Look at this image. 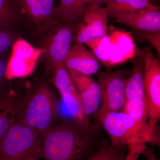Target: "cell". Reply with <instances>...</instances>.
<instances>
[{
	"mask_svg": "<svg viewBox=\"0 0 160 160\" xmlns=\"http://www.w3.org/2000/svg\"><path fill=\"white\" fill-rule=\"evenodd\" d=\"M77 26L62 24L47 35L43 40L42 49L48 62L54 70L60 66H65L72 48L71 43L76 31Z\"/></svg>",
	"mask_w": 160,
	"mask_h": 160,
	"instance_id": "ba28073f",
	"label": "cell"
},
{
	"mask_svg": "<svg viewBox=\"0 0 160 160\" xmlns=\"http://www.w3.org/2000/svg\"><path fill=\"white\" fill-rule=\"evenodd\" d=\"M143 72L144 61H136L130 77L126 78L124 81L126 100L142 99L147 98L144 86Z\"/></svg>",
	"mask_w": 160,
	"mask_h": 160,
	"instance_id": "e0dca14e",
	"label": "cell"
},
{
	"mask_svg": "<svg viewBox=\"0 0 160 160\" xmlns=\"http://www.w3.org/2000/svg\"><path fill=\"white\" fill-rule=\"evenodd\" d=\"M86 45L91 49L92 52L98 60L105 66L109 67V56L108 51L109 35L92 40Z\"/></svg>",
	"mask_w": 160,
	"mask_h": 160,
	"instance_id": "7402d4cb",
	"label": "cell"
},
{
	"mask_svg": "<svg viewBox=\"0 0 160 160\" xmlns=\"http://www.w3.org/2000/svg\"><path fill=\"white\" fill-rule=\"evenodd\" d=\"M20 102L12 90L0 93V141L16 123Z\"/></svg>",
	"mask_w": 160,
	"mask_h": 160,
	"instance_id": "9a60e30c",
	"label": "cell"
},
{
	"mask_svg": "<svg viewBox=\"0 0 160 160\" xmlns=\"http://www.w3.org/2000/svg\"><path fill=\"white\" fill-rule=\"evenodd\" d=\"M109 67L132 58L135 54L133 39L127 31L116 30L109 36Z\"/></svg>",
	"mask_w": 160,
	"mask_h": 160,
	"instance_id": "4fadbf2b",
	"label": "cell"
},
{
	"mask_svg": "<svg viewBox=\"0 0 160 160\" xmlns=\"http://www.w3.org/2000/svg\"><path fill=\"white\" fill-rule=\"evenodd\" d=\"M99 124L87 126L72 119L54 125L42 137L44 160H83L97 148L100 140Z\"/></svg>",
	"mask_w": 160,
	"mask_h": 160,
	"instance_id": "6da1fadb",
	"label": "cell"
},
{
	"mask_svg": "<svg viewBox=\"0 0 160 160\" xmlns=\"http://www.w3.org/2000/svg\"><path fill=\"white\" fill-rule=\"evenodd\" d=\"M128 146H115L107 140H100L94 152L86 160H128Z\"/></svg>",
	"mask_w": 160,
	"mask_h": 160,
	"instance_id": "d6986e66",
	"label": "cell"
},
{
	"mask_svg": "<svg viewBox=\"0 0 160 160\" xmlns=\"http://www.w3.org/2000/svg\"><path fill=\"white\" fill-rule=\"evenodd\" d=\"M26 160H39L38 159V158H29L28 159Z\"/></svg>",
	"mask_w": 160,
	"mask_h": 160,
	"instance_id": "f546056e",
	"label": "cell"
},
{
	"mask_svg": "<svg viewBox=\"0 0 160 160\" xmlns=\"http://www.w3.org/2000/svg\"><path fill=\"white\" fill-rule=\"evenodd\" d=\"M19 0H0V28L9 29L20 18Z\"/></svg>",
	"mask_w": 160,
	"mask_h": 160,
	"instance_id": "44dd1931",
	"label": "cell"
},
{
	"mask_svg": "<svg viewBox=\"0 0 160 160\" xmlns=\"http://www.w3.org/2000/svg\"><path fill=\"white\" fill-rule=\"evenodd\" d=\"M142 153L146 156V160H160L157 158L153 148L145 147Z\"/></svg>",
	"mask_w": 160,
	"mask_h": 160,
	"instance_id": "83f0119b",
	"label": "cell"
},
{
	"mask_svg": "<svg viewBox=\"0 0 160 160\" xmlns=\"http://www.w3.org/2000/svg\"><path fill=\"white\" fill-rule=\"evenodd\" d=\"M21 9L29 19L37 25H44L38 0H19Z\"/></svg>",
	"mask_w": 160,
	"mask_h": 160,
	"instance_id": "603a6c76",
	"label": "cell"
},
{
	"mask_svg": "<svg viewBox=\"0 0 160 160\" xmlns=\"http://www.w3.org/2000/svg\"><path fill=\"white\" fill-rule=\"evenodd\" d=\"M56 108V101L51 89L46 85H40L20 102L16 123L31 128L42 137L54 126Z\"/></svg>",
	"mask_w": 160,
	"mask_h": 160,
	"instance_id": "7a4b0ae2",
	"label": "cell"
},
{
	"mask_svg": "<svg viewBox=\"0 0 160 160\" xmlns=\"http://www.w3.org/2000/svg\"><path fill=\"white\" fill-rule=\"evenodd\" d=\"M148 1H149V0H148ZM149 2H150V1H149Z\"/></svg>",
	"mask_w": 160,
	"mask_h": 160,
	"instance_id": "4dcf8cb0",
	"label": "cell"
},
{
	"mask_svg": "<svg viewBox=\"0 0 160 160\" xmlns=\"http://www.w3.org/2000/svg\"><path fill=\"white\" fill-rule=\"evenodd\" d=\"M65 66L67 70L89 76L97 73L101 68L99 61L96 57L82 44H76L72 47Z\"/></svg>",
	"mask_w": 160,
	"mask_h": 160,
	"instance_id": "5bb4252c",
	"label": "cell"
},
{
	"mask_svg": "<svg viewBox=\"0 0 160 160\" xmlns=\"http://www.w3.org/2000/svg\"><path fill=\"white\" fill-rule=\"evenodd\" d=\"M70 77L79 93L84 111L87 116L96 112L102 102L101 89L91 76L68 70Z\"/></svg>",
	"mask_w": 160,
	"mask_h": 160,
	"instance_id": "8fae6325",
	"label": "cell"
},
{
	"mask_svg": "<svg viewBox=\"0 0 160 160\" xmlns=\"http://www.w3.org/2000/svg\"><path fill=\"white\" fill-rule=\"evenodd\" d=\"M122 111L129 115L137 122L142 125H148L150 107L147 98L126 100Z\"/></svg>",
	"mask_w": 160,
	"mask_h": 160,
	"instance_id": "ffe728a7",
	"label": "cell"
},
{
	"mask_svg": "<svg viewBox=\"0 0 160 160\" xmlns=\"http://www.w3.org/2000/svg\"><path fill=\"white\" fill-rule=\"evenodd\" d=\"M142 38L147 40L152 46L155 49L159 57L160 56V31L142 32L139 31Z\"/></svg>",
	"mask_w": 160,
	"mask_h": 160,
	"instance_id": "484cf974",
	"label": "cell"
},
{
	"mask_svg": "<svg viewBox=\"0 0 160 160\" xmlns=\"http://www.w3.org/2000/svg\"><path fill=\"white\" fill-rule=\"evenodd\" d=\"M16 36L7 28H0V58L11 49Z\"/></svg>",
	"mask_w": 160,
	"mask_h": 160,
	"instance_id": "cb8c5ba5",
	"label": "cell"
},
{
	"mask_svg": "<svg viewBox=\"0 0 160 160\" xmlns=\"http://www.w3.org/2000/svg\"><path fill=\"white\" fill-rule=\"evenodd\" d=\"M108 17L115 18L118 15L143 9H158L148 0H111L106 7Z\"/></svg>",
	"mask_w": 160,
	"mask_h": 160,
	"instance_id": "ac0fdd59",
	"label": "cell"
},
{
	"mask_svg": "<svg viewBox=\"0 0 160 160\" xmlns=\"http://www.w3.org/2000/svg\"><path fill=\"white\" fill-rule=\"evenodd\" d=\"M110 1L111 0H89V4L102 6L105 4L107 5Z\"/></svg>",
	"mask_w": 160,
	"mask_h": 160,
	"instance_id": "f1b7e54d",
	"label": "cell"
},
{
	"mask_svg": "<svg viewBox=\"0 0 160 160\" xmlns=\"http://www.w3.org/2000/svg\"><path fill=\"white\" fill-rule=\"evenodd\" d=\"M7 62L6 78L7 80L24 78L32 74L39 59L44 53L42 48H37L23 39H17L11 48Z\"/></svg>",
	"mask_w": 160,
	"mask_h": 160,
	"instance_id": "8992f818",
	"label": "cell"
},
{
	"mask_svg": "<svg viewBox=\"0 0 160 160\" xmlns=\"http://www.w3.org/2000/svg\"><path fill=\"white\" fill-rule=\"evenodd\" d=\"M41 136L28 126L16 123L0 141V160H26L42 157Z\"/></svg>",
	"mask_w": 160,
	"mask_h": 160,
	"instance_id": "277c9868",
	"label": "cell"
},
{
	"mask_svg": "<svg viewBox=\"0 0 160 160\" xmlns=\"http://www.w3.org/2000/svg\"><path fill=\"white\" fill-rule=\"evenodd\" d=\"M54 71L55 86L64 105L72 117V119L87 126L92 125L84 111L79 93L67 69L65 66H61L55 69Z\"/></svg>",
	"mask_w": 160,
	"mask_h": 160,
	"instance_id": "9c48e42d",
	"label": "cell"
},
{
	"mask_svg": "<svg viewBox=\"0 0 160 160\" xmlns=\"http://www.w3.org/2000/svg\"><path fill=\"white\" fill-rule=\"evenodd\" d=\"M109 21L106 8L89 4L82 20L77 26L73 39L76 44H86L92 40L106 35Z\"/></svg>",
	"mask_w": 160,
	"mask_h": 160,
	"instance_id": "30bf717a",
	"label": "cell"
},
{
	"mask_svg": "<svg viewBox=\"0 0 160 160\" xmlns=\"http://www.w3.org/2000/svg\"><path fill=\"white\" fill-rule=\"evenodd\" d=\"M143 79L150 107L148 125L156 130V125L160 118V62L149 49H146L144 56Z\"/></svg>",
	"mask_w": 160,
	"mask_h": 160,
	"instance_id": "52a82bcc",
	"label": "cell"
},
{
	"mask_svg": "<svg viewBox=\"0 0 160 160\" xmlns=\"http://www.w3.org/2000/svg\"><path fill=\"white\" fill-rule=\"evenodd\" d=\"M116 22L139 31H160V11L159 9H143L118 15Z\"/></svg>",
	"mask_w": 160,
	"mask_h": 160,
	"instance_id": "7c38bea8",
	"label": "cell"
},
{
	"mask_svg": "<svg viewBox=\"0 0 160 160\" xmlns=\"http://www.w3.org/2000/svg\"><path fill=\"white\" fill-rule=\"evenodd\" d=\"M89 0H60L54 7V17L62 24L76 25L82 20Z\"/></svg>",
	"mask_w": 160,
	"mask_h": 160,
	"instance_id": "2e32d148",
	"label": "cell"
},
{
	"mask_svg": "<svg viewBox=\"0 0 160 160\" xmlns=\"http://www.w3.org/2000/svg\"><path fill=\"white\" fill-rule=\"evenodd\" d=\"M7 66V62L2 57L0 58V88L6 79V73Z\"/></svg>",
	"mask_w": 160,
	"mask_h": 160,
	"instance_id": "4316f807",
	"label": "cell"
},
{
	"mask_svg": "<svg viewBox=\"0 0 160 160\" xmlns=\"http://www.w3.org/2000/svg\"><path fill=\"white\" fill-rule=\"evenodd\" d=\"M44 25L54 23L53 0H38Z\"/></svg>",
	"mask_w": 160,
	"mask_h": 160,
	"instance_id": "d4e9b609",
	"label": "cell"
},
{
	"mask_svg": "<svg viewBox=\"0 0 160 160\" xmlns=\"http://www.w3.org/2000/svg\"><path fill=\"white\" fill-rule=\"evenodd\" d=\"M100 125L106 130L115 146H131L149 143L159 145L156 130L149 125L137 122L124 112H112L98 117Z\"/></svg>",
	"mask_w": 160,
	"mask_h": 160,
	"instance_id": "3957f363",
	"label": "cell"
},
{
	"mask_svg": "<svg viewBox=\"0 0 160 160\" xmlns=\"http://www.w3.org/2000/svg\"><path fill=\"white\" fill-rule=\"evenodd\" d=\"M128 71L101 72L98 82L101 89L102 102L98 110V117L112 112L121 111L126 102L125 79Z\"/></svg>",
	"mask_w": 160,
	"mask_h": 160,
	"instance_id": "5b68a950",
	"label": "cell"
}]
</instances>
